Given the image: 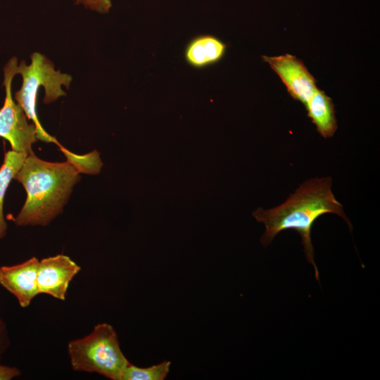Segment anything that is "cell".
I'll list each match as a JSON object with an SVG mask.
<instances>
[{
  "label": "cell",
  "mask_w": 380,
  "mask_h": 380,
  "mask_svg": "<svg viewBox=\"0 0 380 380\" xmlns=\"http://www.w3.org/2000/svg\"><path fill=\"white\" fill-rule=\"evenodd\" d=\"M331 182V177L308 179L280 205L269 210L258 208L253 213L256 220L265 227L260 239L263 246L270 243L284 230L293 229L300 234L305 258L313 265L317 280H319V272L311 240L315 222L324 214L332 213L341 217L352 229L343 205L332 193Z\"/></svg>",
  "instance_id": "cell-1"
},
{
  "label": "cell",
  "mask_w": 380,
  "mask_h": 380,
  "mask_svg": "<svg viewBox=\"0 0 380 380\" xmlns=\"http://www.w3.org/2000/svg\"><path fill=\"white\" fill-rule=\"evenodd\" d=\"M80 170L72 162L51 163L28 155L14 179L27 192L25 203L14 219L18 226H46L60 213Z\"/></svg>",
  "instance_id": "cell-2"
},
{
  "label": "cell",
  "mask_w": 380,
  "mask_h": 380,
  "mask_svg": "<svg viewBox=\"0 0 380 380\" xmlns=\"http://www.w3.org/2000/svg\"><path fill=\"white\" fill-rule=\"evenodd\" d=\"M16 73L23 78L21 88L14 94L17 103L23 109L27 119L31 120L37 130V139L45 142H53L65 153L68 152L57 141L55 137L49 135L42 127L37 113V92L39 87L44 88V102L49 104L59 97L65 95L61 86L69 88L72 77L61 73L54 69V65L44 55L34 52L31 55V63L27 65L22 61L17 66Z\"/></svg>",
  "instance_id": "cell-3"
},
{
  "label": "cell",
  "mask_w": 380,
  "mask_h": 380,
  "mask_svg": "<svg viewBox=\"0 0 380 380\" xmlns=\"http://www.w3.org/2000/svg\"><path fill=\"white\" fill-rule=\"evenodd\" d=\"M68 353L74 371L97 373L112 380H122L129 364L116 331L107 323L99 324L86 336L69 342Z\"/></svg>",
  "instance_id": "cell-4"
},
{
  "label": "cell",
  "mask_w": 380,
  "mask_h": 380,
  "mask_svg": "<svg viewBox=\"0 0 380 380\" xmlns=\"http://www.w3.org/2000/svg\"><path fill=\"white\" fill-rule=\"evenodd\" d=\"M18 61L11 58L4 68L5 100L0 108V137L7 140L13 149L30 155L33 153L32 145L37 141V127L29 123L23 109L12 97V81L16 73Z\"/></svg>",
  "instance_id": "cell-5"
},
{
  "label": "cell",
  "mask_w": 380,
  "mask_h": 380,
  "mask_svg": "<svg viewBox=\"0 0 380 380\" xmlns=\"http://www.w3.org/2000/svg\"><path fill=\"white\" fill-rule=\"evenodd\" d=\"M262 58L279 77L291 96L303 105L318 89L315 77L296 56L286 53L277 56H262Z\"/></svg>",
  "instance_id": "cell-6"
},
{
  "label": "cell",
  "mask_w": 380,
  "mask_h": 380,
  "mask_svg": "<svg viewBox=\"0 0 380 380\" xmlns=\"http://www.w3.org/2000/svg\"><path fill=\"white\" fill-rule=\"evenodd\" d=\"M81 267L70 257L58 254L39 260L37 286L39 293L65 300L69 284Z\"/></svg>",
  "instance_id": "cell-7"
},
{
  "label": "cell",
  "mask_w": 380,
  "mask_h": 380,
  "mask_svg": "<svg viewBox=\"0 0 380 380\" xmlns=\"http://www.w3.org/2000/svg\"><path fill=\"white\" fill-rule=\"evenodd\" d=\"M39 260L32 257L23 262L0 267V285L11 293L20 307H28L39 294L37 271Z\"/></svg>",
  "instance_id": "cell-8"
},
{
  "label": "cell",
  "mask_w": 380,
  "mask_h": 380,
  "mask_svg": "<svg viewBox=\"0 0 380 380\" xmlns=\"http://www.w3.org/2000/svg\"><path fill=\"white\" fill-rule=\"evenodd\" d=\"M227 48L226 44L216 36L200 34L186 44L184 57L190 66L203 69L219 63L224 58Z\"/></svg>",
  "instance_id": "cell-9"
},
{
  "label": "cell",
  "mask_w": 380,
  "mask_h": 380,
  "mask_svg": "<svg viewBox=\"0 0 380 380\" xmlns=\"http://www.w3.org/2000/svg\"><path fill=\"white\" fill-rule=\"evenodd\" d=\"M305 106L308 118L319 134L325 139L333 137L337 129V121L331 99L317 89Z\"/></svg>",
  "instance_id": "cell-10"
},
{
  "label": "cell",
  "mask_w": 380,
  "mask_h": 380,
  "mask_svg": "<svg viewBox=\"0 0 380 380\" xmlns=\"http://www.w3.org/2000/svg\"><path fill=\"white\" fill-rule=\"evenodd\" d=\"M27 156L26 153L8 151L5 153L3 164L0 167V239L6 236L7 229L3 213L5 193Z\"/></svg>",
  "instance_id": "cell-11"
},
{
  "label": "cell",
  "mask_w": 380,
  "mask_h": 380,
  "mask_svg": "<svg viewBox=\"0 0 380 380\" xmlns=\"http://www.w3.org/2000/svg\"><path fill=\"white\" fill-rule=\"evenodd\" d=\"M171 362H163L149 367H138L129 364L125 368L122 380H163L167 376Z\"/></svg>",
  "instance_id": "cell-12"
},
{
  "label": "cell",
  "mask_w": 380,
  "mask_h": 380,
  "mask_svg": "<svg viewBox=\"0 0 380 380\" xmlns=\"http://www.w3.org/2000/svg\"><path fill=\"white\" fill-rule=\"evenodd\" d=\"M75 4H82L85 8L101 13H108L112 7L110 0H75Z\"/></svg>",
  "instance_id": "cell-13"
},
{
  "label": "cell",
  "mask_w": 380,
  "mask_h": 380,
  "mask_svg": "<svg viewBox=\"0 0 380 380\" xmlns=\"http://www.w3.org/2000/svg\"><path fill=\"white\" fill-rule=\"evenodd\" d=\"M10 345L8 332L5 322L0 317V358Z\"/></svg>",
  "instance_id": "cell-14"
},
{
  "label": "cell",
  "mask_w": 380,
  "mask_h": 380,
  "mask_svg": "<svg viewBox=\"0 0 380 380\" xmlns=\"http://www.w3.org/2000/svg\"><path fill=\"white\" fill-rule=\"evenodd\" d=\"M20 374L17 367L0 365V380H11L20 376Z\"/></svg>",
  "instance_id": "cell-15"
}]
</instances>
